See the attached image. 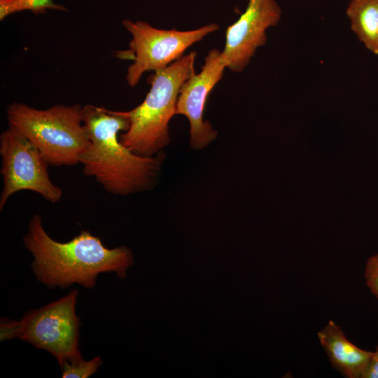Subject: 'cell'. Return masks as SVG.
Instances as JSON below:
<instances>
[{"label": "cell", "instance_id": "9a60e30c", "mask_svg": "<svg viewBox=\"0 0 378 378\" xmlns=\"http://www.w3.org/2000/svg\"><path fill=\"white\" fill-rule=\"evenodd\" d=\"M0 330L1 341L18 337L20 330V321L1 319Z\"/></svg>", "mask_w": 378, "mask_h": 378}, {"label": "cell", "instance_id": "2e32d148", "mask_svg": "<svg viewBox=\"0 0 378 378\" xmlns=\"http://www.w3.org/2000/svg\"><path fill=\"white\" fill-rule=\"evenodd\" d=\"M362 378H378V345L376 350L372 351Z\"/></svg>", "mask_w": 378, "mask_h": 378}, {"label": "cell", "instance_id": "ba28073f", "mask_svg": "<svg viewBox=\"0 0 378 378\" xmlns=\"http://www.w3.org/2000/svg\"><path fill=\"white\" fill-rule=\"evenodd\" d=\"M281 15L276 0H248L245 11L226 29L225 44L220 53L225 67L241 72L257 49L265 44L266 30L276 26Z\"/></svg>", "mask_w": 378, "mask_h": 378}, {"label": "cell", "instance_id": "277c9868", "mask_svg": "<svg viewBox=\"0 0 378 378\" xmlns=\"http://www.w3.org/2000/svg\"><path fill=\"white\" fill-rule=\"evenodd\" d=\"M81 111L80 104L37 109L13 102L6 115L8 126L31 142L49 165L71 167L79 164L80 155L90 144Z\"/></svg>", "mask_w": 378, "mask_h": 378}, {"label": "cell", "instance_id": "9c48e42d", "mask_svg": "<svg viewBox=\"0 0 378 378\" xmlns=\"http://www.w3.org/2000/svg\"><path fill=\"white\" fill-rule=\"evenodd\" d=\"M220 53L217 49L211 50L200 73H194L179 91L176 114L183 115L188 120L190 144L194 150L206 147L217 137V132L208 120H204L203 115L207 96L223 78L226 68Z\"/></svg>", "mask_w": 378, "mask_h": 378}, {"label": "cell", "instance_id": "3957f363", "mask_svg": "<svg viewBox=\"0 0 378 378\" xmlns=\"http://www.w3.org/2000/svg\"><path fill=\"white\" fill-rule=\"evenodd\" d=\"M197 52H190L148 78L150 89L142 103L127 111H118L130 120L120 142L134 153L153 157L167 146L169 122L176 115L177 99L183 83L195 71Z\"/></svg>", "mask_w": 378, "mask_h": 378}, {"label": "cell", "instance_id": "7a4b0ae2", "mask_svg": "<svg viewBox=\"0 0 378 378\" xmlns=\"http://www.w3.org/2000/svg\"><path fill=\"white\" fill-rule=\"evenodd\" d=\"M82 118L90 144L80 155L83 174L108 192L125 196L150 189L159 174L162 155H138L120 141L130 120L118 111L92 104L82 106Z\"/></svg>", "mask_w": 378, "mask_h": 378}, {"label": "cell", "instance_id": "52a82bcc", "mask_svg": "<svg viewBox=\"0 0 378 378\" xmlns=\"http://www.w3.org/2000/svg\"><path fill=\"white\" fill-rule=\"evenodd\" d=\"M0 155L1 211L14 193L22 190L36 192L50 203L61 200L62 190L52 182L46 160L31 142L10 126L0 134Z\"/></svg>", "mask_w": 378, "mask_h": 378}, {"label": "cell", "instance_id": "6da1fadb", "mask_svg": "<svg viewBox=\"0 0 378 378\" xmlns=\"http://www.w3.org/2000/svg\"><path fill=\"white\" fill-rule=\"evenodd\" d=\"M23 242L34 257L31 267L37 279L50 288H64L74 283L92 288L99 273L114 272L125 278L134 262L128 247L107 248L99 237L88 230L67 242L52 239L38 214L31 217Z\"/></svg>", "mask_w": 378, "mask_h": 378}, {"label": "cell", "instance_id": "8992f818", "mask_svg": "<svg viewBox=\"0 0 378 378\" xmlns=\"http://www.w3.org/2000/svg\"><path fill=\"white\" fill-rule=\"evenodd\" d=\"M78 290L38 309L20 321L18 337L50 353L61 367L83 360L79 351L80 320L76 314Z\"/></svg>", "mask_w": 378, "mask_h": 378}, {"label": "cell", "instance_id": "8fae6325", "mask_svg": "<svg viewBox=\"0 0 378 378\" xmlns=\"http://www.w3.org/2000/svg\"><path fill=\"white\" fill-rule=\"evenodd\" d=\"M346 15L359 40L366 48L378 55V0H352Z\"/></svg>", "mask_w": 378, "mask_h": 378}, {"label": "cell", "instance_id": "5b68a950", "mask_svg": "<svg viewBox=\"0 0 378 378\" xmlns=\"http://www.w3.org/2000/svg\"><path fill=\"white\" fill-rule=\"evenodd\" d=\"M122 26L132 35L129 49L120 51V59H132L127 70V84L135 87L143 74L168 66L180 59L186 50L209 34L219 29L216 23L204 25L190 31L161 29L144 21L125 19Z\"/></svg>", "mask_w": 378, "mask_h": 378}, {"label": "cell", "instance_id": "7c38bea8", "mask_svg": "<svg viewBox=\"0 0 378 378\" xmlns=\"http://www.w3.org/2000/svg\"><path fill=\"white\" fill-rule=\"evenodd\" d=\"M48 9L66 10L62 5L54 0H0V20L23 10H30L35 15L43 14Z\"/></svg>", "mask_w": 378, "mask_h": 378}, {"label": "cell", "instance_id": "5bb4252c", "mask_svg": "<svg viewBox=\"0 0 378 378\" xmlns=\"http://www.w3.org/2000/svg\"><path fill=\"white\" fill-rule=\"evenodd\" d=\"M364 277L370 291L378 298V254L368 258L365 267Z\"/></svg>", "mask_w": 378, "mask_h": 378}, {"label": "cell", "instance_id": "4fadbf2b", "mask_svg": "<svg viewBox=\"0 0 378 378\" xmlns=\"http://www.w3.org/2000/svg\"><path fill=\"white\" fill-rule=\"evenodd\" d=\"M101 364L102 360L99 356L88 361L83 359L71 363L64 362L60 367L62 377L63 378H88L97 371Z\"/></svg>", "mask_w": 378, "mask_h": 378}, {"label": "cell", "instance_id": "30bf717a", "mask_svg": "<svg viewBox=\"0 0 378 378\" xmlns=\"http://www.w3.org/2000/svg\"><path fill=\"white\" fill-rule=\"evenodd\" d=\"M318 337L335 370L347 378H362L372 351L362 349L350 342L332 321L318 332Z\"/></svg>", "mask_w": 378, "mask_h": 378}]
</instances>
